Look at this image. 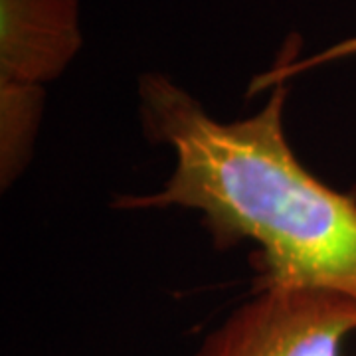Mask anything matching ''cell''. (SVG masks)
<instances>
[{"label":"cell","instance_id":"cell-1","mask_svg":"<svg viewBox=\"0 0 356 356\" xmlns=\"http://www.w3.org/2000/svg\"><path fill=\"white\" fill-rule=\"evenodd\" d=\"M287 89L254 115L220 121L172 77L137 81L140 131L172 151L170 177L154 192L123 194L113 208L198 212L218 250L255 245L257 289H311L356 303V198L318 180L291 149Z\"/></svg>","mask_w":356,"mask_h":356},{"label":"cell","instance_id":"cell-4","mask_svg":"<svg viewBox=\"0 0 356 356\" xmlns=\"http://www.w3.org/2000/svg\"><path fill=\"white\" fill-rule=\"evenodd\" d=\"M46 88L0 81V186L8 191L32 163Z\"/></svg>","mask_w":356,"mask_h":356},{"label":"cell","instance_id":"cell-3","mask_svg":"<svg viewBox=\"0 0 356 356\" xmlns=\"http://www.w3.org/2000/svg\"><path fill=\"white\" fill-rule=\"evenodd\" d=\"M81 48L79 0H0V81L46 88Z\"/></svg>","mask_w":356,"mask_h":356},{"label":"cell","instance_id":"cell-2","mask_svg":"<svg viewBox=\"0 0 356 356\" xmlns=\"http://www.w3.org/2000/svg\"><path fill=\"white\" fill-rule=\"evenodd\" d=\"M356 303L327 291L257 289L192 356H343Z\"/></svg>","mask_w":356,"mask_h":356}]
</instances>
